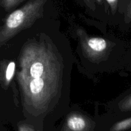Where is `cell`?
<instances>
[{"mask_svg": "<svg viewBox=\"0 0 131 131\" xmlns=\"http://www.w3.org/2000/svg\"><path fill=\"white\" fill-rule=\"evenodd\" d=\"M19 131H36L33 128L26 124H20L18 127Z\"/></svg>", "mask_w": 131, "mask_h": 131, "instance_id": "6", "label": "cell"}, {"mask_svg": "<svg viewBox=\"0 0 131 131\" xmlns=\"http://www.w3.org/2000/svg\"><path fill=\"white\" fill-rule=\"evenodd\" d=\"M15 70V63L14 61H10L7 65L5 75V82L6 84H8L13 79Z\"/></svg>", "mask_w": 131, "mask_h": 131, "instance_id": "4", "label": "cell"}, {"mask_svg": "<svg viewBox=\"0 0 131 131\" xmlns=\"http://www.w3.org/2000/svg\"><path fill=\"white\" fill-rule=\"evenodd\" d=\"M87 47L93 53H100L106 49L107 42L104 38L99 37L91 38L87 42Z\"/></svg>", "mask_w": 131, "mask_h": 131, "instance_id": "3", "label": "cell"}, {"mask_svg": "<svg viewBox=\"0 0 131 131\" xmlns=\"http://www.w3.org/2000/svg\"><path fill=\"white\" fill-rule=\"evenodd\" d=\"M106 2H107L108 4H110V5H113L116 2L117 0H106Z\"/></svg>", "mask_w": 131, "mask_h": 131, "instance_id": "7", "label": "cell"}, {"mask_svg": "<svg viewBox=\"0 0 131 131\" xmlns=\"http://www.w3.org/2000/svg\"><path fill=\"white\" fill-rule=\"evenodd\" d=\"M66 127L69 131H86L88 128V122L84 116L73 114L68 117Z\"/></svg>", "mask_w": 131, "mask_h": 131, "instance_id": "2", "label": "cell"}, {"mask_svg": "<svg viewBox=\"0 0 131 131\" xmlns=\"http://www.w3.org/2000/svg\"><path fill=\"white\" fill-rule=\"evenodd\" d=\"M48 0H30L19 9L14 10L8 16L0 31V46L23 29L35 17Z\"/></svg>", "mask_w": 131, "mask_h": 131, "instance_id": "1", "label": "cell"}, {"mask_svg": "<svg viewBox=\"0 0 131 131\" xmlns=\"http://www.w3.org/2000/svg\"><path fill=\"white\" fill-rule=\"evenodd\" d=\"M23 1L25 0H0V5L6 10H8L23 2Z\"/></svg>", "mask_w": 131, "mask_h": 131, "instance_id": "5", "label": "cell"}]
</instances>
